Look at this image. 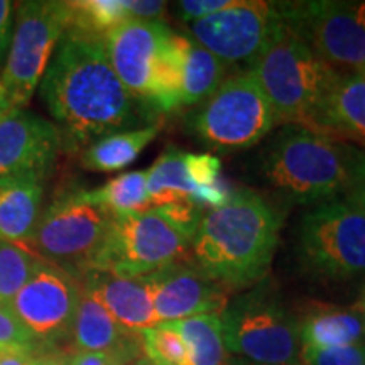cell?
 <instances>
[{"instance_id": "6da1fadb", "label": "cell", "mask_w": 365, "mask_h": 365, "mask_svg": "<svg viewBox=\"0 0 365 365\" xmlns=\"http://www.w3.org/2000/svg\"><path fill=\"white\" fill-rule=\"evenodd\" d=\"M41 97L68 149L158 122L118 80L102 38L68 29L39 83Z\"/></svg>"}, {"instance_id": "7a4b0ae2", "label": "cell", "mask_w": 365, "mask_h": 365, "mask_svg": "<svg viewBox=\"0 0 365 365\" xmlns=\"http://www.w3.org/2000/svg\"><path fill=\"white\" fill-rule=\"evenodd\" d=\"M281 223L279 212L264 196L235 190L223 207L205 212L191 239L190 259L228 293L245 291L271 271Z\"/></svg>"}, {"instance_id": "3957f363", "label": "cell", "mask_w": 365, "mask_h": 365, "mask_svg": "<svg viewBox=\"0 0 365 365\" xmlns=\"http://www.w3.org/2000/svg\"><path fill=\"white\" fill-rule=\"evenodd\" d=\"M118 80L156 115L181 110L185 34L166 22L127 21L103 38Z\"/></svg>"}, {"instance_id": "277c9868", "label": "cell", "mask_w": 365, "mask_h": 365, "mask_svg": "<svg viewBox=\"0 0 365 365\" xmlns=\"http://www.w3.org/2000/svg\"><path fill=\"white\" fill-rule=\"evenodd\" d=\"M277 125L322 132L328 95L340 70L328 65L286 24L252 66Z\"/></svg>"}, {"instance_id": "5b68a950", "label": "cell", "mask_w": 365, "mask_h": 365, "mask_svg": "<svg viewBox=\"0 0 365 365\" xmlns=\"http://www.w3.org/2000/svg\"><path fill=\"white\" fill-rule=\"evenodd\" d=\"M259 171L269 188L287 202L317 207L344 196L346 143L286 125L262 150Z\"/></svg>"}, {"instance_id": "8992f818", "label": "cell", "mask_w": 365, "mask_h": 365, "mask_svg": "<svg viewBox=\"0 0 365 365\" xmlns=\"http://www.w3.org/2000/svg\"><path fill=\"white\" fill-rule=\"evenodd\" d=\"M220 323L228 354L257 364L301 365L298 317L282 303L271 277L228 301Z\"/></svg>"}, {"instance_id": "52a82bcc", "label": "cell", "mask_w": 365, "mask_h": 365, "mask_svg": "<svg viewBox=\"0 0 365 365\" xmlns=\"http://www.w3.org/2000/svg\"><path fill=\"white\" fill-rule=\"evenodd\" d=\"M277 125L276 113L252 71H234L186 117V129L217 153L259 144Z\"/></svg>"}, {"instance_id": "ba28073f", "label": "cell", "mask_w": 365, "mask_h": 365, "mask_svg": "<svg viewBox=\"0 0 365 365\" xmlns=\"http://www.w3.org/2000/svg\"><path fill=\"white\" fill-rule=\"evenodd\" d=\"M68 27L70 2L29 0L19 4L11 48L0 71V100L9 110L26 108L31 102Z\"/></svg>"}, {"instance_id": "9c48e42d", "label": "cell", "mask_w": 365, "mask_h": 365, "mask_svg": "<svg viewBox=\"0 0 365 365\" xmlns=\"http://www.w3.org/2000/svg\"><path fill=\"white\" fill-rule=\"evenodd\" d=\"M299 266L314 277L365 276V215L344 198L308 210L296 228Z\"/></svg>"}, {"instance_id": "30bf717a", "label": "cell", "mask_w": 365, "mask_h": 365, "mask_svg": "<svg viewBox=\"0 0 365 365\" xmlns=\"http://www.w3.org/2000/svg\"><path fill=\"white\" fill-rule=\"evenodd\" d=\"M112 220L105 210L85 198L83 190L70 191L41 213L29 245L39 259L81 279L93 269Z\"/></svg>"}, {"instance_id": "8fae6325", "label": "cell", "mask_w": 365, "mask_h": 365, "mask_svg": "<svg viewBox=\"0 0 365 365\" xmlns=\"http://www.w3.org/2000/svg\"><path fill=\"white\" fill-rule=\"evenodd\" d=\"M286 24V2L235 0L220 12L186 24V36L228 70L250 71Z\"/></svg>"}, {"instance_id": "7c38bea8", "label": "cell", "mask_w": 365, "mask_h": 365, "mask_svg": "<svg viewBox=\"0 0 365 365\" xmlns=\"http://www.w3.org/2000/svg\"><path fill=\"white\" fill-rule=\"evenodd\" d=\"M191 240L154 208L113 218L91 271L144 277L190 255Z\"/></svg>"}, {"instance_id": "4fadbf2b", "label": "cell", "mask_w": 365, "mask_h": 365, "mask_svg": "<svg viewBox=\"0 0 365 365\" xmlns=\"http://www.w3.org/2000/svg\"><path fill=\"white\" fill-rule=\"evenodd\" d=\"M286 21L335 70H365V0L286 2Z\"/></svg>"}, {"instance_id": "5bb4252c", "label": "cell", "mask_w": 365, "mask_h": 365, "mask_svg": "<svg viewBox=\"0 0 365 365\" xmlns=\"http://www.w3.org/2000/svg\"><path fill=\"white\" fill-rule=\"evenodd\" d=\"M80 296L81 279L41 259L9 307L38 344H54L71 335Z\"/></svg>"}, {"instance_id": "9a60e30c", "label": "cell", "mask_w": 365, "mask_h": 365, "mask_svg": "<svg viewBox=\"0 0 365 365\" xmlns=\"http://www.w3.org/2000/svg\"><path fill=\"white\" fill-rule=\"evenodd\" d=\"M153 299L158 323H173L198 314H220L228 291L198 269L188 257L180 259L143 277Z\"/></svg>"}, {"instance_id": "2e32d148", "label": "cell", "mask_w": 365, "mask_h": 365, "mask_svg": "<svg viewBox=\"0 0 365 365\" xmlns=\"http://www.w3.org/2000/svg\"><path fill=\"white\" fill-rule=\"evenodd\" d=\"M63 148L54 122L27 108L11 110L0 120V176L46 173Z\"/></svg>"}, {"instance_id": "e0dca14e", "label": "cell", "mask_w": 365, "mask_h": 365, "mask_svg": "<svg viewBox=\"0 0 365 365\" xmlns=\"http://www.w3.org/2000/svg\"><path fill=\"white\" fill-rule=\"evenodd\" d=\"M81 286L125 330L140 333L159 325L143 277H120L110 272L90 271L81 277Z\"/></svg>"}, {"instance_id": "ac0fdd59", "label": "cell", "mask_w": 365, "mask_h": 365, "mask_svg": "<svg viewBox=\"0 0 365 365\" xmlns=\"http://www.w3.org/2000/svg\"><path fill=\"white\" fill-rule=\"evenodd\" d=\"M46 173L0 176V240L27 247L41 218Z\"/></svg>"}, {"instance_id": "d6986e66", "label": "cell", "mask_w": 365, "mask_h": 365, "mask_svg": "<svg viewBox=\"0 0 365 365\" xmlns=\"http://www.w3.org/2000/svg\"><path fill=\"white\" fill-rule=\"evenodd\" d=\"M322 132L340 143L365 144V70L339 73L323 112Z\"/></svg>"}, {"instance_id": "ffe728a7", "label": "cell", "mask_w": 365, "mask_h": 365, "mask_svg": "<svg viewBox=\"0 0 365 365\" xmlns=\"http://www.w3.org/2000/svg\"><path fill=\"white\" fill-rule=\"evenodd\" d=\"M71 336L76 352L143 349L140 333H132L118 325L112 314L102 307V303L83 289V286H81Z\"/></svg>"}, {"instance_id": "44dd1931", "label": "cell", "mask_w": 365, "mask_h": 365, "mask_svg": "<svg viewBox=\"0 0 365 365\" xmlns=\"http://www.w3.org/2000/svg\"><path fill=\"white\" fill-rule=\"evenodd\" d=\"M298 322L301 345L309 349H335L365 341V325L354 308L317 304Z\"/></svg>"}, {"instance_id": "7402d4cb", "label": "cell", "mask_w": 365, "mask_h": 365, "mask_svg": "<svg viewBox=\"0 0 365 365\" xmlns=\"http://www.w3.org/2000/svg\"><path fill=\"white\" fill-rule=\"evenodd\" d=\"M163 129V120L139 129L115 132L95 140L81 154V166L95 173H117L130 166Z\"/></svg>"}, {"instance_id": "603a6c76", "label": "cell", "mask_w": 365, "mask_h": 365, "mask_svg": "<svg viewBox=\"0 0 365 365\" xmlns=\"http://www.w3.org/2000/svg\"><path fill=\"white\" fill-rule=\"evenodd\" d=\"M230 70L215 54L185 34L181 70V108H195L227 78Z\"/></svg>"}, {"instance_id": "cb8c5ba5", "label": "cell", "mask_w": 365, "mask_h": 365, "mask_svg": "<svg viewBox=\"0 0 365 365\" xmlns=\"http://www.w3.org/2000/svg\"><path fill=\"white\" fill-rule=\"evenodd\" d=\"M196 186L186 170V150L168 148L148 170V196L150 208L193 200Z\"/></svg>"}, {"instance_id": "d4e9b609", "label": "cell", "mask_w": 365, "mask_h": 365, "mask_svg": "<svg viewBox=\"0 0 365 365\" xmlns=\"http://www.w3.org/2000/svg\"><path fill=\"white\" fill-rule=\"evenodd\" d=\"M85 198L112 218L129 217L150 208L148 196V170L127 171L97 190H83Z\"/></svg>"}, {"instance_id": "484cf974", "label": "cell", "mask_w": 365, "mask_h": 365, "mask_svg": "<svg viewBox=\"0 0 365 365\" xmlns=\"http://www.w3.org/2000/svg\"><path fill=\"white\" fill-rule=\"evenodd\" d=\"M164 325L180 333L185 340L191 365H227L230 355L223 341L220 314H198Z\"/></svg>"}, {"instance_id": "4316f807", "label": "cell", "mask_w": 365, "mask_h": 365, "mask_svg": "<svg viewBox=\"0 0 365 365\" xmlns=\"http://www.w3.org/2000/svg\"><path fill=\"white\" fill-rule=\"evenodd\" d=\"M132 21L127 0H75L70 2V27L78 33L105 38L124 22Z\"/></svg>"}, {"instance_id": "83f0119b", "label": "cell", "mask_w": 365, "mask_h": 365, "mask_svg": "<svg viewBox=\"0 0 365 365\" xmlns=\"http://www.w3.org/2000/svg\"><path fill=\"white\" fill-rule=\"evenodd\" d=\"M39 261L33 250L0 240V303L9 304L16 298Z\"/></svg>"}, {"instance_id": "f1b7e54d", "label": "cell", "mask_w": 365, "mask_h": 365, "mask_svg": "<svg viewBox=\"0 0 365 365\" xmlns=\"http://www.w3.org/2000/svg\"><path fill=\"white\" fill-rule=\"evenodd\" d=\"M140 340L144 357L153 365H191L185 340L164 323L140 331Z\"/></svg>"}, {"instance_id": "f546056e", "label": "cell", "mask_w": 365, "mask_h": 365, "mask_svg": "<svg viewBox=\"0 0 365 365\" xmlns=\"http://www.w3.org/2000/svg\"><path fill=\"white\" fill-rule=\"evenodd\" d=\"M301 365H365V341L335 349H301Z\"/></svg>"}, {"instance_id": "4dcf8cb0", "label": "cell", "mask_w": 365, "mask_h": 365, "mask_svg": "<svg viewBox=\"0 0 365 365\" xmlns=\"http://www.w3.org/2000/svg\"><path fill=\"white\" fill-rule=\"evenodd\" d=\"M344 200L365 215V150L346 144V186Z\"/></svg>"}, {"instance_id": "1f68e13d", "label": "cell", "mask_w": 365, "mask_h": 365, "mask_svg": "<svg viewBox=\"0 0 365 365\" xmlns=\"http://www.w3.org/2000/svg\"><path fill=\"white\" fill-rule=\"evenodd\" d=\"M38 341L22 325L9 304L0 303V352L9 350H34Z\"/></svg>"}, {"instance_id": "d6a6232c", "label": "cell", "mask_w": 365, "mask_h": 365, "mask_svg": "<svg viewBox=\"0 0 365 365\" xmlns=\"http://www.w3.org/2000/svg\"><path fill=\"white\" fill-rule=\"evenodd\" d=\"M154 210L161 213L176 230H180L190 240L195 237L196 228H198L205 212H207L195 200H180V202L163 205V207H156Z\"/></svg>"}, {"instance_id": "836d02e7", "label": "cell", "mask_w": 365, "mask_h": 365, "mask_svg": "<svg viewBox=\"0 0 365 365\" xmlns=\"http://www.w3.org/2000/svg\"><path fill=\"white\" fill-rule=\"evenodd\" d=\"M186 170L196 188L213 185L220 180L222 161L212 154L186 153Z\"/></svg>"}, {"instance_id": "e575fe53", "label": "cell", "mask_w": 365, "mask_h": 365, "mask_svg": "<svg viewBox=\"0 0 365 365\" xmlns=\"http://www.w3.org/2000/svg\"><path fill=\"white\" fill-rule=\"evenodd\" d=\"M144 357L143 349H124L112 352H75L70 365H132Z\"/></svg>"}, {"instance_id": "d590c367", "label": "cell", "mask_w": 365, "mask_h": 365, "mask_svg": "<svg viewBox=\"0 0 365 365\" xmlns=\"http://www.w3.org/2000/svg\"><path fill=\"white\" fill-rule=\"evenodd\" d=\"M234 2L235 0H181L175 4L173 11L178 21H181L182 24H190V22L220 12Z\"/></svg>"}, {"instance_id": "8d00e7d4", "label": "cell", "mask_w": 365, "mask_h": 365, "mask_svg": "<svg viewBox=\"0 0 365 365\" xmlns=\"http://www.w3.org/2000/svg\"><path fill=\"white\" fill-rule=\"evenodd\" d=\"M232 195H234V191L228 188L227 182H222L218 180L217 182H213V185L196 188L193 200L205 210H215L223 207V205L230 200Z\"/></svg>"}, {"instance_id": "74e56055", "label": "cell", "mask_w": 365, "mask_h": 365, "mask_svg": "<svg viewBox=\"0 0 365 365\" xmlns=\"http://www.w3.org/2000/svg\"><path fill=\"white\" fill-rule=\"evenodd\" d=\"M127 7L132 21L164 22L168 4L161 0H127Z\"/></svg>"}, {"instance_id": "f35d334b", "label": "cell", "mask_w": 365, "mask_h": 365, "mask_svg": "<svg viewBox=\"0 0 365 365\" xmlns=\"http://www.w3.org/2000/svg\"><path fill=\"white\" fill-rule=\"evenodd\" d=\"M14 2L0 0V63L6 61L14 34Z\"/></svg>"}, {"instance_id": "ab89813d", "label": "cell", "mask_w": 365, "mask_h": 365, "mask_svg": "<svg viewBox=\"0 0 365 365\" xmlns=\"http://www.w3.org/2000/svg\"><path fill=\"white\" fill-rule=\"evenodd\" d=\"M33 365H70V355L58 349H46L43 352L36 350Z\"/></svg>"}, {"instance_id": "60d3db41", "label": "cell", "mask_w": 365, "mask_h": 365, "mask_svg": "<svg viewBox=\"0 0 365 365\" xmlns=\"http://www.w3.org/2000/svg\"><path fill=\"white\" fill-rule=\"evenodd\" d=\"M34 355H36V349L0 352V365H33Z\"/></svg>"}, {"instance_id": "b9f144b4", "label": "cell", "mask_w": 365, "mask_h": 365, "mask_svg": "<svg viewBox=\"0 0 365 365\" xmlns=\"http://www.w3.org/2000/svg\"><path fill=\"white\" fill-rule=\"evenodd\" d=\"M354 309L360 314V318H362V322H364V325H365V284L362 287V291H360L359 301H357V304H355Z\"/></svg>"}, {"instance_id": "7bdbcfd3", "label": "cell", "mask_w": 365, "mask_h": 365, "mask_svg": "<svg viewBox=\"0 0 365 365\" xmlns=\"http://www.w3.org/2000/svg\"><path fill=\"white\" fill-rule=\"evenodd\" d=\"M227 365H282V364H257V362H249V360L239 359V357H230Z\"/></svg>"}, {"instance_id": "ee69618b", "label": "cell", "mask_w": 365, "mask_h": 365, "mask_svg": "<svg viewBox=\"0 0 365 365\" xmlns=\"http://www.w3.org/2000/svg\"><path fill=\"white\" fill-rule=\"evenodd\" d=\"M9 112H11V110H9V108H7V105H6V103H4V102H2V100H0V120H2V118H4V117H6Z\"/></svg>"}, {"instance_id": "f6af8a7d", "label": "cell", "mask_w": 365, "mask_h": 365, "mask_svg": "<svg viewBox=\"0 0 365 365\" xmlns=\"http://www.w3.org/2000/svg\"><path fill=\"white\" fill-rule=\"evenodd\" d=\"M132 365H153V364H150L145 357H143V359H139V360H137V362H134Z\"/></svg>"}]
</instances>
